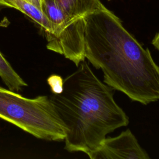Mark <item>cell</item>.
Wrapping results in <instances>:
<instances>
[{"label":"cell","mask_w":159,"mask_h":159,"mask_svg":"<svg viewBox=\"0 0 159 159\" xmlns=\"http://www.w3.org/2000/svg\"><path fill=\"white\" fill-rule=\"evenodd\" d=\"M152 43L159 51V31L153 37L152 41Z\"/></svg>","instance_id":"obj_9"},{"label":"cell","mask_w":159,"mask_h":159,"mask_svg":"<svg viewBox=\"0 0 159 159\" xmlns=\"http://www.w3.org/2000/svg\"><path fill=\"white\" fill-rule=\"evenodd\" d=\"M63 81V90L49 98L66 129L65 149L89 157L107 134L127 126L129 117L114 99L113 89L102 82L83 60Z\"/></svg>","instance_id":"obj_2"},{"label":"cell","mask_w":159,"mask_h":159,"mask_svg":"<svg viewBox=\"0 0 159 159\" xmlns=\"http://www.w3.org/2000/svg\"><path fill=\"white\" fill-rule=\"evenodd\" d=\"M63 81L64 80L57 75H52L47 79L48 84L53 94H60L63 90Z\"/></svg>","instance_id":"obj_8"},{"label":"cell","mask_w":159,"mask_h":159,"mask_svg":"<svg viewBox=\"0 0 159 159\" xmlns=\"http://www.w3.org/2000/svg\"><path fill=\"white\" fill-rule=\"evenodd\" d=\"M1 7L14 8V6L10 2H9L7 0H0V7Z\"/></svg>","instance_id":"obj_11"},{"label":"cell","mask_w":159,"mask_h":159,"mask_svg":"<svg viewBox=\"0 0 159 159\" xmlns=\"http://www.w3.org/2000/svg\"><path fill=\"white\" fill-rule=\"evenodd\" d=\"M28 2H30L33 5L37 6L39 9H40L42 11V0H25Z\"/></svg>","instance_id":"obj_10"},{"label":"cell","mask_w":159,"mask_h":159,"mask_svg":"<svg viewBox=\"0 0 159 159\" xmlns=\"http://www.w3.org/2000/svg\"><path fill=\"white\" fill-rule=\"evenodd\" d=\"M0 118L38 139L63 141L66 137V127L47 96L27 98L0 86Z\"/></svg>","instance_id":"obj_3"},{"label":"cell","mask_w":159,"mask_h":159,"mask_svg":"<svg viewBox=\"0 0 159 159\" xmlns=\"http://www.w3.org/2000/svg\"><path fill=\"white\" fill-rule=\"evenodd\" d=\"M0 76L9 89L18 92L27 83L16 73L0 52Z\"/></svg>","instance_id":"obj_7"},{"label":"cell","mask_w":159,"mask_h":159,"mask_svg":"<svg viewBox=\"0 0 159 159\" xmlns=\"http://www.w3.org/2000/svg\"><path fill=\"white\" fill-rule=\"evenodd\" d=\"M7 1L12 4L16 9L21 11L29 16L40 26L44 32L47 42L49 41L52 38L54 34L53 25L40 9L25 0Z\"/></svg>","instance_id":"obj_5"},{"label":"cell","mask_w":159,"mask_h":159,"mask_svg":"<svg viewBox=\"0 0 159 159\" xmlns=\"http://www.w3.org/2000/svg\"><path fill=\"white\" fill-rule=\"evenodd\" d=\"M84 57L103 82L144 105L159 100V66L106 7L84 17Z\"/></svg>","instance_id":"obj_1"},{"label":"cell","mask_w":159,"mask_h":159,"mask_svg":"<svg viewBox=\"0 0 159 159\" xmlns=\"http://www.w3.org/2000/svg\"><path fill=\"white\" fill-rule=\"evenodd\" d=\"M71 18L78 19L105 7L100 0H54Z\"/></svg>","instance_id":"obj_6"},{"label":"cell","mask_w":159,"mask_h":159,"mask_svg":"<svg viewBox=\"0 0 159 159\" xmlns=\"http://www.w3.org/2000/svg\"><path fill=\"white\" fill-rule=\"evenodd\" d=\"M91 159H148L147 152L136 137L127 129L114 137H106L100 147L89 157Z\"/></svg>","instance_id":"obj_4"}]
</instances>
